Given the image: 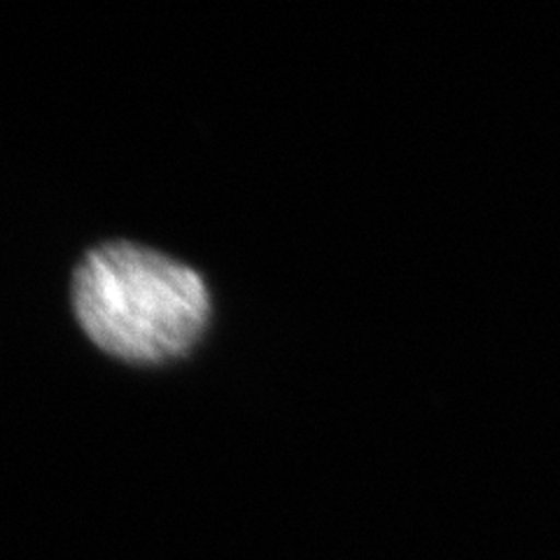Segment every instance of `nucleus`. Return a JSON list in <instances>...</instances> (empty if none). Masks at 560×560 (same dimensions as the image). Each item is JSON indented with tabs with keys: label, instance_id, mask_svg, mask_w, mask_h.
<instances>
[{
	"label": "nucleus",
	"instance_id": "f257e3e1",
	"mask_svg": "<svg viewBox=\"0 0 560 560\" xmlns=\"http://www.w3.org/2000/svg\"><path fill=\"white\" fill-rule=\"evenodd\" d=\"M73 308L84 335L108 355L166 364L201 341L210 294L180 261L136 243H105L75 269Z\"/></svg>",
	"mask_w": 560,
	"mask_h": 560
}]
</instances>
